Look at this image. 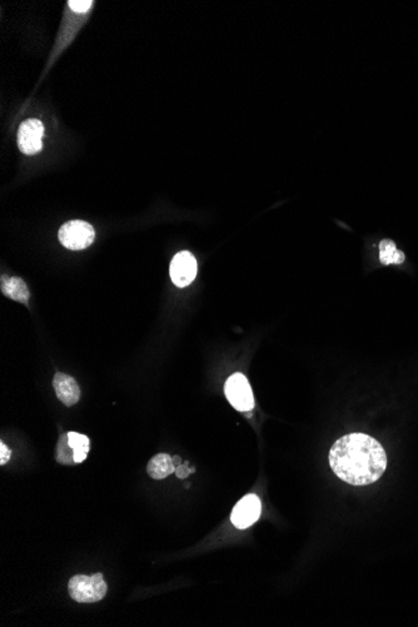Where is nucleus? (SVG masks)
<instances>
[{
	"label": "nucleus",
	"instance_id": "11",
	"mask_svg": "<svg viewBox=\"0 0 418 627\" xmlns=\"http://www.w3.org/2000/svg\"><path fill=\"white\" fill-rule=\"evenodd\" d=\"M147 472L148 475L154 478V480H163L169 475H172L175 472V466L173 464V459L167 454V453H159L156 454L153 459L148 462L147 466Z\"/></svg>",
	"mask_w": 418,
	"mask_h": 627
},
{
	"label": "nucleus",
	"instance_id": "12",
	"mask_svg": "<svg viewBox=\"0 0 418 627\" xmlns=\"http://www.w3.org/2000/svg\"><path fill=\"white\" fill-rule=\"evenodd\" d=\"M405 253L396 247V243L391 239H384L379 243V261L384 266L389 264H401L405 262Z\"/></svg>",
	"mask_w": 418,
	"mask_h": 627
},
{
	"label": "nucleus",
	"instance_id": "5",
	"mask_svg": "<svg viewBox=\"0 0 418 627\" xmlns=\"http://www.w3.org/2000/svg\"><path fill=\"white\" fill-rule=\"evenodd\" d=\"M224 392L228 401L238 411L248 412L255 407V398L250 382L242 373H234L227 379Z\"/></svg>",
	"mask_w": 418,
	"mask_h": 627
},
{
	"label": "nucleus",
	"instance_id": "10",
	"mask_svg": "<svg viewBox=\"0 0 418 627\" xmlns=\"http://www.w3.org/2000/svg\"><path fill=\"white\" fill-rule=\"evenodd\" d=\"M1 292L8 298L23 304H28L29 301V290L23 279L19 277H1Z\"/></svg>",
	"mask_w": 418,
	"mask_h": 627
},
{
	"label": "nucleus",
	"instance_id": "13",
	"mask_svg": "<svg viewBox=\"0 0 418 627\" xmlns=\"http://www.w3.org/2000/svg\"><path fill=\"white\" fill-rule=\"evenodd\" d=\"M93 1L92 0H69L68 6L73 12L84 14L92 8Z\"/></svg>",
	"mask_w": 418,
	"mask_h": 627
},
{
	"label": "nucleus",
	"instance_id": "8",
	"mask_svg": "<svg viewBox=\"0 0 418 627\" xmlns=\"http://www.w3.org/2000/svg\"><path fill=\"white\" fill-rule=\"evenodd\" d=\"M261 501L256 494H247L233 508L231 521L237 529H248L261 516Z\"/></svg>",
	"mask_w": 418,
	"mask_h": 627
},
{
	"label": "nucleus",
	"instance_id": "9",
	"mask_svg": "<svg viewBox=\"0 0 418 627\" xmlns=\"http://www.w3.org/2000/svg\"><path fill=\"white\" fill-rule=\"evenodd\" d=\"M53 387L55 389V393L58 396L59 400L63 402L65 406H73L81 398V389L76 384V379L65 373L58 372L54 376Z\"/></svg>",
	"mask_w": 418,
	"mask_h": 627
},
{
	"label": "nucleus",
	"instance_id": "4",
	"mask_svg": "<svg viewBox=\"0 0 418 627\" xmlns=\"http://www.w3.org/2000/svg\"><path fill=\"white\" fill-rule=\"evenodd\" d=\"M59 241L65 248L70 250H81L93 243L95 232L93 227L84 221H70L65 223L59 229Z\"/></svg>",
	"mask_w": 418,
	"mask_h": 627
},
{
	"label": "nucleus",
	"instance_id": "2",
	"mask_svg": "<svg viewBox=\"0 0 418 627\" xmlns=\"http://www.w3.org/2000/svg\"><path fill=\"white\" fill-rule=\"evenodd\" d=\"M68 590L70 596L76 602L92 604L98 602L104 598L108 591V585L105 584L102 574H95L93 576L76 575L70 579Z\"/></svg>",
	"mask_w": 418,
	"mask_h": 627
},
{
	"label": "nucleus",
	"instance_id": "14",
	"mask_svg": "<svg viewBox=\"0 0 418 627\" xmlns=\"http://www.w3.org/2000/svg\"><path fill=\"white\" fill-rule=\"evenodd\" d=\"M11 450L6 447V443L1 442L0 443V465H6V462L11 459Z\"/></svg>",
	"mask_w": 418,
	"mask_h": 627
},
{
	"label": "nucleus",
	"instance_id": "6",
	"mask_svg": "<svg viewBox=\"0 0 418 627\" xmlns=\"http://www.w3.org/2000/svg\"><path fill=\"white\" fill-rule=\"evenodd\" d=\"M197 259L194 258L191 252H187V250H183L178 255H175L170 263V267H169L170 278L173 281V283L180 288L191 285L197 276Z\"/></svg>",
	"mask_w": 418,
	"mask_h": 627
},
{
	"label": "nucleus",
	"instance_id": "15",
	"mask_svg": "<svg viewBox=\"0 0 418 627\" xmlns=\"http://www.w3.org/2000/svg\"><path fill=\"white\" fill-rule=\"evenodd\" d=\"M175 473H177V476L180 477V478H186L189 473H191V470H188V462H186L184 465H180L175 468Z\"/></svg>",
	"mask_w": 418,
	"mask_h": 627
},
{
	"label": "nucleus",
	"instance_id": "3",
	"mask_svg": "<svg viewBox=\"0 0 418 627\" xmlns=\"http://www.w3.org/2000/svg\"><path fill=\"white\" fill-rule=\"evenodd\" d=\"M90 441L87 436L68 432L59 438L55 459L62 465H78L87 459Z\"/></svg>",
	"mask_w": 418,
	"mask_h": 627
},
{
	"label": "nucleus",
	"instance_id": "1",
	"mask_svg": "<svg viewBox=\"0 0 418 627\" xmlns=\"http://www.w3.org/2000/svg\"><path fill=\"white\" fill-rule=\"evenodd\" d=\"M330 465L344 483L366 486L382 477L387 468V454L382 445L371 436L349 433L333 443Z\"/></svg>",
	"mask_w": 418,
	"mask_h": 627
},
{
	"label": "nucleus",
	"instance_id": "16",
	"mask_svg": "<svg viewBox=\"0 0 418 627\" xmlns=\"http://www.w3.org/2000/svg\"><path fill=\"white\" fill-rule=\"evenodd\" d=\"M172 459H173V464H175V468H177L178 466H180V457H172Z\"/></svg>",
	"mask_w": 418,
	"mask_h": 627
},
{
	"label": "nucleus",
	"instance_id": "7",
	"mask_svg": "<svg viewBox=\"0 0 418 627\" xmlns=\"http://www.w3.org/2000/svg\"><path fill=\"white\" fill-rule=\"evenodd\" d=\"M43 135H44V126L39 119H28L22 123L20 128L18 130V147L23 151L24 154L33 156L38 151H41L43 147Z\"/></svg>",
	"mask_w": 418,
	"mask_h": 627
}]
</instances>
